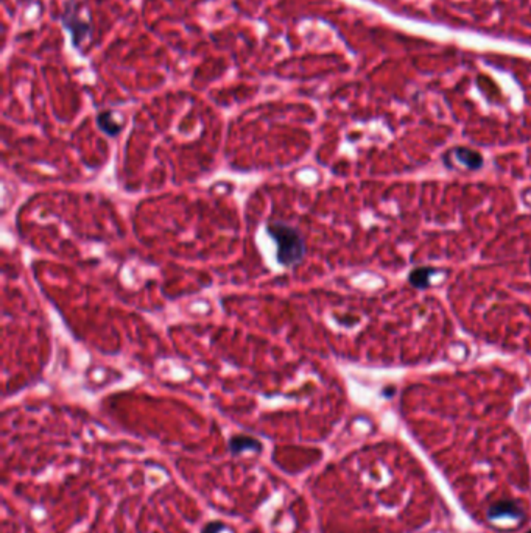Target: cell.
Here are the masks:
<instances>
[{
  "mask_svg": "<svg viewBox=\"0 0 531 533\" xmlns=\"http://www.w3.org/2000/svg\"><path fill=\"white\" fill-rule=\"evenodd\" d=\"M267 232L270 234V237L276 242V261L280 265L287 266V269H292V266L298 265L304 261V256H306V244H304V239L298 230L284 222L275 220L267 225Z\"/></svg>",
  "mask_w": 531,
  "mask_h": 533,
  "instance_id": "obj_1",
  "label": "cell"
},
{
  "mask_svg": "<svg viewBox=\"0 0 531 533\" xmlns=\"http://www.w3.org/2000/svg\"><path fill=\"white\" fill-rule=\"evenodd\" d=\"M61 22L64 23V27L72 33L74 45L80 47L88 35L91 33V22L84 19L78 10V5L75 2H70L66 5L64 13L61 16Z\"/></svg>",
  "mask_w": 531,
  "mask_h": 533,
  "instance_id": "obj_2",
  "label": "cell"
},
{
  "mask_svg": "<svg viewBox=\"0 0 531 533\" xmlns=\"http://www.w3.org/2000/svg\"><path fill=\"white\" fill-rule=\"evenodd\" d=\"M229 449L232 454H241L245 451H256L259 452L262 449V444L253 437L246 435H236L229 440Z\"/></svg>",
  "mask_w": 531,
  "mask_h": 533,
  "instance_id": "obj_3",
  "label": "cell"
},
{
  "mask_svg": "<svg viewBox=\"0 0 531 533\" xmlns=\"http://www.w3.org/2000/svg\"><path fill=\"white\" fill-rule=\"evenodd\" d=\"M97 123L98 128L105 133V135L115 138L120 135V131L123 128V125L120 122L115 120V117L111 111H103L97 116Z\"/></svg>",
  "mask_w": 531,
  "mask_h": 533,
  "instance_id": "obj_4",
  "label": "cell"
},
{
  "mask_svg": "<svg viewBox=\"0 0 531 533\" xmlns=\"http://www.w3.org/2000/svg\"><path fill=\"white\" fill-rule=\"evenodd\" d=\"M452 153H454L455 158L462 164H464L466 167H469V169L481 167L483 158H481V155H479L477 152H472V150H469V148L459 147V148H455V150Z\"/></svg>",
  "mask_w": 531,
  "mask_h": 533,
  "instance_id": "obj_5",
  "label": "cell"
},
{
  "mask_svg": "<svg viewBox=\"0 0 531 533\" xmlns=\"http://www.w3.org/2000/svg\"><path fill=\"white\" fill-rule=\"evenodd\" d=\"M432 273H433V270H430V269H418L410 274V282L415 287H423L424 288V287L428 286L427 279Z\"/></svg>",
  "mask_w": 531,
  "mask_h": 533,
  "instance_id": "obj_6",
  "label": "cell"
},
{
  "mask_svg": "<svg viewBox=\"0 0 531 533\" xmlns=\"http://www.w3.org/2000/svg\"><path fill=\"white\" fill-rule=\"evenodd\" d=\"M224 530V526L220 522V521H214V522H209L207 526L202 529V533H218Z\"/></svg>",
  "mask_w": 531,
  "mask_h": 533,
  "instance_id": "obj_7",
  "label": "cell"
}]
</instances>
